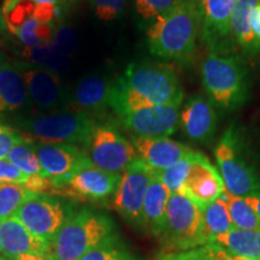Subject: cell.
Here are the masks:
<instances>
[{
	"label": "cell",
	"mask_w": 260,
	"mask_h": 260,
	"mask_svg": "<svg viewBox=\"0 0 260 260\" xmlns=\"http://www.w3.org/2000/svg\"><path fill=\"white\" fill-rule=\"evenodd\" d=\"M181 81L170 65L135 61L113 82L110 107L119 117L145 107L183 102Z\"/></svg>",
	"instance_id": "6da1fadb"
},
{
	"label": "cell",
	"mask_w": 260,
	"mask_h": 260,
	"mask_svg": "<svg viewBox=\"0 0 260 260\" xmlns=\"http://www.w3.org/2000/svg\"><path fill=\"white\" fill-rule=\"evenodd\" d=\"M200 21L201 5L197 0H178L149 25V52L162 59L187 60L197 48Z\"/></svg>",
	"instance_id": "7a4b0ae2"
},
{
	"label": "cell",
	"mask_w": 260,
	"mask_h": 260,
	"mask_svg": "<svg viewBox=\"0 0 260 260\" xmlns=\"http://www.w3.org/2000/svg\"><path fill=\"white\" fill-rule=\"evenodd\" d=\"M116 234L111 217L92 209H82L61 226L50 243L51 260H79L84 253Z\"/></svg>",
	"instance_id": "3957f363"
},
{
	"label": "cell",
	"mask_w": 260,
	"mask_h": 260,
	"mask_svg": "<svg viewBox=\"0 0 260 260\" xmlns=\"http://www.w3.org/2000/svg\"><path fill=\"white\" fill-rule=\"evenodd\" d=\"M201 81L210 102L223 110H235L248 98V75L236 56L211 53L201 64Z\"/></svg>",
	"instance_id": "277c9868"
},
{
	"label": "cell",
	"mask_w": 260,
	"mask_h": 260,
	"mask_svg": "<svg viewBox=\"0 0 260 260\" xmlns=\"http://www.w3.org/2000/svg\"><path fill=\"white\" fill-rule=\"evenodd\" d=\"M94 117L81 112L61 111L23 116L16 119L18 128L41 144L82 145L96 125Z\"/></svg>",
	"instance_id": "5b68a950"
},
{
	"label": "cell",
	"mask_w": 260,
	"mask_h": 260,
	"mask_svg": "<svg viewBox=\"0 0 260 260\" xmlns=\"http://www.w3.org/2000/svg\"><path fill=\"white\" fill-rule=\"evenodd\" d=\"M159 237L168 253L186 252L206 245L201 207L186 194H171Z\"/></svg>",
	"instance_id": "8992f818"
},
{
	"label": "cell",
	"mask_w": 260,
	"mask_h": 260,
	"mask_svg": "<svg viewBox=\"0 0 260 260\" xmlns=\"http://www.w3.org/2000/svg\"><path fill=\"white\" fill-rule=\"evenodd\" d=\"M214 157L228 193L245 198L260 191V175L247 159L239 132L234 124L219 140Z\"/></svg>",
	"instance_id": "52a82bcc"
},
{
	"label": "cell",
	"mask_w": 260,
	"mask_h": 260,
	"mask_svg": "<svg viewBox=\"0 0 260 260\" xmlns=\"http://www.w3.org/2000/svg\"><path fill=\"white\" fill-rule=\"evenodd\" d=\"M83 151L94 167L112 174H122L138 157L132 142L110 123H96Z\"/></svg>",
	"instance_id": "ba28073f"
},
{
	"label": "cell",
	"mask_w": 260,
	"mask_h": 260,
	"mask_svg": "<svg viewBox=\"0 0 260 260\" xmlns=\"http://www.w3.org/2000/svg\"><path fill=\"white\" fill-rule=\"evenodd\" d=\"M74 214L71 206L65 201L47 194H35L12 217H16L32 235L50 246L61 226Z\"/></svg>",
	"instance_id": "9c48e42d"
},
{
	"label": "cell",
	"mask_w": 260,
	"mask_h": 260,
	"mask_svg": "<svg viewBox=\"0 0 260 260\" xmlns=\"http://www.w3.org/2000/svg\"><path fill=\"white\" fill-rule=\"evenodd\" d=\"M155 170L136 157L123 171L118 188L113 194V209L133 226L142 228V205Z\"/></svg>",
	"instance_id": "30bf717a"
},
{
	"label": "cell",
	"mask_w": 260,
	"mask_h": 260,
	"mask_svg": "<svg viewBox=\"0 0 260 260\" xmlns=\"http://www.w3.org/2000/svg\"><path fill=\"white\" fill-rule=\"evenodd\" d=\"M122 174L100 170L93 164L75 172L59 186L53 187L51 194L77 201H102L116 193Z\"/></svg>",
	"instance_id": "8fae6325"
},
{
	"label": "cell",
	"mask_w": 260,
	"mask_h": 260,
	"mask_svg": "<svg viewBox=\"0 0 260 260\" xmlns=\"http://www.w3.org/2000/svg\"><path fill=\"white\" fill-rule=\"evenodd\" d=\"M16 64L23 77L32 105L42 111L65 110L68 95L64 92L59 75L28 61Z\"/></svg>",
	"instance_id": "7c38bea8"
},
{
	"label": "cell",
	"mask_w": 260,
	"mask_h": 260,
	"mask_svg": "<svg viewBox=\"0 0 260 260\" xmlns=\"http://www.w3.org/2000/svg\"><path fill=\"white\" fill-rule=\"evenodd\" d=\"M183 102L171 103L167 105L145 107L125 113L121 118L123 125L135 136L159 138L176 133L180 126V112Z\"/></svg>",
	"instance_id": "4fadbf2b"
},
{
	"label": "cell",
	"mask_w": 260,
	"mask_h": 260,
	"mask_svg": "<svg viewBox=\"0 0 260 260\" xmlns=\"http://www.w3.org/2000/svg\"><path fill=\"white\" fill-rule=\"evenodd\" d=\"M35 146L44 176L51 178L53 187L59 186L75 172L92 164L86 152L76 145L35 142Z\"/></svg>",
	"instance_id": "5bb4252c"
},
{
	"label": "cell",
	"mask_w": 260,
	"mask_h": 260,
	"mask_svg": "<svg viewBox=\"0 0 260 260\" xmlns=\"http://www.w3.org/2000/svg\"><path fill=\"white\" fill-rule=\"evenodd\" d=\"M225 190L219 171L213 167L206 155L195 152V157L188 174L184 194L203 209L217 199Z\"/></svg>",
	"instance_id": "9a60e30c"
},
{
	"label": "cell",
	"mask_w": 260,
	"mask_h": 260,
	"mask_svg": "<svg viewBox=\"0 0 260 260\" xmlns=\"http://www.w3.org/2000/svg\"><path fill=\"white\" fill-rule=\"evenodd\" d=\"M113 82L99 75L83 77L68 96L65 111L86 113L95 118V115L103 113L110 106Z\"/></svg>",
	"instance_id": "2e32d148"
},
{
	"label": "cell",
	"mask_w": 260,
	"mask_h": 260,
	"mask_svg": "<svg viewBox=\"0 0 260 260\" xmlns=\"http://www.w3.org/2000/svg\"><path fill=\"white\" fill-rule=\"evenodd\" d=\"M180 125L191 141L198 144L211 141L218 125L213 104L203 95L190 96L180 112Z\"/></svg>",
	"instance_id": "e0dca14e"
},
{
	"label": "cell",
	"mask_w": 260,
	"mask_h": 260,
	"mask_svg": "<svg viewBox=\"0 0 260 260\" xmlns=\"http://www.w3.org/2000/svg\"><path fill=\"white\" fill-rule=\"evenodd\" d=\"M132 144L135 147L138 157L155 171H161L172 167L193 151L189 146L167 136L147 138L134 135L132 138Z\"/></svg>",
	"instance_id": "ac0fdd59"
},
{
	"label": "cell",
	"mask_w": 260,
	"mask_h": 260,
	"mask_svg": "<svg viewBox=\"0 0 260 260\" xmlns=\"http://www.w3.org/2000/svg\"><path fill=\"white\" fill-rule=\"evenodd\" d=\"M2 253L9 259L24 254L47 255L50 246L35 237L16 217L0 222Z\"/></svg>",
	"instance_id": "d6986e66"
},
{
	"label": "cell",
	"mask_w": 260,
	"mask_h": 260,
	"mask_svg": "<svg viewBox=\"0 0 260 260\" xmlns=\"http://www.w3.org/2000/svg\"><path fill=\"white\" fill-rule=\"evenodd\" d=\"M32 104L17 64L0 68V117L27 113Z\"/></svg>",
	"instance_id": "ffe728a7"
},
{
	"label": "cell",
	"mask_w": 260,
	"mask_h": 260,
	"mask_svg": "<svg viewBox=\"0 0 260 260\" xmlns=\"http://www.w3.org/2000/svg\"><path fill=\"white\" fill-rule=\"evenodd\" d=\"M170 195V190L159 180L155 172L149 182L142 205V229L151 235L160 236Z\"/></svg>",
	"instance_id": "44dd1931"
},
{
	"label": "cell",
	"mask_w": 260,
	"mask_h": 260,
	"mask_svg": "<svg viewBox=\"0 0 260 260\" xmlns=\"http://www.w3.org/2000/svg\"><path fill=\"white\" fill-rule=\"evenodd\" d=\"M237 0H203L201 19L204 39L213 45L230 35V17Z\"/></svg>",
	"instance_id": "7402d4cb"
},
{
	"label": "cell",
	"mask_w": 260,
	"mask_h": 260,
	"mask_svg": "<svg viewBox=\"0 0 260 260\" xmlns=\"http://www.w3.org/2000/svg\"><path fill=\"white\" fill-rule=\"evenodd\" d=\"M259 3L260 0H237L230 17V35L248 57L255 56L260 47L249 27V15Z\"/></svg>",
	"instance_id": "603a6c76"
},
{
	"label": "cell",
	"mask_w": 260,
	"mask_h": 260,
	"mask_svg": "<svg viewBox=\"0 0 260 260\" xmlns=\"http://www.w3.org/2000/svg\"><path fill=\"white\" fill-rule=\"evenodd\" d=\"M213 242L234 255L260 260V232L232 229Z\"/></svg>",
	"instance_id": "cb8c5ba5"
},
{
	"label": "cell",
	"mask_w": 260,
	"mask_h": 260,
	"mask_svg": "<svg viewBox=\"0 0 260 260\" xmlns=\"http://www.w3.org/2000/svg\"><path fill=\"white\" fill-rule=\"evenodd\" d=\"M201 213H203V228L206 243L213 242L218 236L234 229L228 214L226 205L222 198L204 206L201 209Z\"/></svg>",
	"instance_id": "d4e9b609"
},
{
	"label": "cell",
	"mask_w": 260,
	"mask_h": 260,
	"mask_svg": "<svg viewBox=\"0 0 260 260\" xmlns=\"http://www.w3.org/2000/svg\"><path fill=\"white\" fill-rule=\"evenodd\" d=\"M22 56L28 63L39 65L57 74L67 70L70 64L69 56L64 53L54 42L39 47H24Z\"/></svg>",
	"instance_id": "484cf974"
},
{
	"label": "cell",
	"mask_w": 260,
	"mask_h": 260,
	"mask_svg": "<svg viewBox=\"0 0 260 260\" xmlns=\"http://www.w3.org/2000/svg\"><path fill=\"white\" fill-rule=\"evenodd\" d=\"M220 198L226 205L228 214L232 220L234 229L260 232V219L258 214L246 203L243 198L235 197L228 193L226 190L223 191Z\"/></svg>",
	"instance_id": "4316f807"
},
{
	"label": "cell",
	"mask_w": 260,
	"mask_h": 260,
	"mask_svg": "<svg viewBox=\"0 0 260 260\" xmlns=\"http://www.w3.org/2000/svg\"><path fill=\"white\" fill-rule=\"evenodd\" d=\"M6 159L27 176H32V175L44 176L37 153V146L32 140L24 138L11 149Z\"/></svg>",
	"instance_id": "83f0119b"
},
{
	"label": "cell",
	"mask_w": 260,
	"mask_h": 260,
	"mask_svg": "<svg viewBox=\"0 0 260 260\" xmlns=\"http://www.w3.org/2000/svg\"><path fill=\"white\" fill-rule=\"evenodd\" d=\"M79 260H136L117 234L84 253Z\"/></svg>",
	"instance_id": "f1b7e54d"
},
{
	"label": "cell",
	"mask_w": 260,
	"mask_h": 260,
	"mask_svg": "<svg viewBox=\"0 0 260 260\" xmlns=\"http://www.w3.org/2000/svg\"><path fill=\"white\" fill-rule=\"evenodd\" d=\"M159 260H255L234 255L217 243L211 242L186 252L168 253Z\"/></svg>",
	"instance_id": "f546056e"
},
{
	"label": "cell",
	"mask_w": 260,
	"mask_h": 260,
	"mask_svg": "<svg viewBox=\"0 0 260 260\" xmlns=\"http://www.w3.org/2000/svg\"><path fill=\"white\" fill-rule=\"evenodd\" d=\"M195 152L197 151H191L172 167L157 171L159 180L164 183V186L170 190L171 194H184V184H186L188 174L193 164Z\"/></svg>",
	"instance_id": "4dcf8cb0"
},
{
	"label": "cell",
	"mask_w": 260,
	"mask_h": 260,
	"mask_svg": "<svg viewBox=\"0 0 260 260\" xmlns=\"http://www.w3.org/2000/svg\"><path fill=\"white\" fill-rule=\"evenodd\" d=\"M32 195L22 184L0 183V222L10 218Z\"/></svg>",
	"instance_id": "1f68e13d"
},
{
	"label": "cell",
	"mask_w": 260,
	"mask_h": 260,
	"mask_svg": "<svg viewBox=\"0 0 260 260\" xmlns=\"http://www.w3.org/2000/svg\"><path fill=\"white\" fill-rule=\"evenodd\" d=\"M178 0H133L138 17L142 22H153L169 11Z\"/></svg>",
	"instance_id": "d6a6232c"
},
{
	"label": "cell",
	"mask_w": 260,
	"mask_h": 260,
	"mask_svg": "<svg viewBox=\"0 0 260 260\" xmlns=\"http://www.w3.org/2000/svg\"><path fill=\"white\" fill-rule=\"evenodd\" d=\"M94 15L100 21L112 22L118 19L125 10L126 0H88Z\"/></svg>",
	"instance_id": "836d02e7"
},
{
	"label": "cell",
	"mask_w": 260,
	"mask_h": 260,
	"mask_svg": "<svg viewBox=\"0 0 260 260\" xmlns=\"http://www.w3.org/2000/svg\"><path fill=\"white\" fill-rule=\"evenodd\" d=\"M24 139V135L11 126L0 123V160L6 159L11 149Z\"/></svg>",
	"instance_id": "e575fe53"
},
{
	"label": "cell",
	"mask_w": 260,
	"mask_h": 260,
	"mask_svg": "<svg viewBox=\"0 0 260 260\" xmlns=\"http://www.w3.org/2000/svg\"><path fill=\"white\" fill-rule=\"evenodd\" d=\"M28 176L21 172L8 159L0 160V183L24 184Z\"/></svg>",
	"instance_id": "d590c367"
},
{
	"label": "cell",
	"mask_w": 260,
	"mask_h": 260,
	"mask_svg": "<svg viewBox=\"0 0 260 260\" xmlns=\"http://www.w3.org/2000/svg\"><path fill=\"white\" fill-rule=\"evenodd\" d=\"M54 44L60 48L64 53L70 56L71 51L76 46V37H75L74 31L69 28H60L56 32V37L53 40Z\"/></svg>",
	"instance_id": "8d00e7d4"
},
{
	"label": "cell",
	"mask_w": 260,
	"mask_h": 260,
	"mask_svg": "<svg viewBox=\"0 0 260 260\" xmlns=\"http://www.w3.org/2000/svg\"><path fill=\"white\" fill-rule=\"evenodd\" d=\"M249 27H251L256 41L260 44V3L254 6L251 11V15H249Z\"/></svg>",
	"instance_id": "74e56055"
},
{
	"label": "cell",
	"mask_w": 260,
	"mask_h": 260,
	"mask_svg": "<svg viewBox=\"0 0 260 260\" xmlns=\"http://www.w3.org/2000/svg\"><path fill=\"white\" fill-rule=\"evenodd\" d=\"M243 199H245L246 203L248 204L253 210H254V212L258 214L260 219V191L251 195H247V197L243 198Z\"/></svg>",
	"instance_id": "f35d334b"
},
{
	"label": "cell",
	"mask_w": 260,
	"mask_h": 260,
	"mask_svg": "<svg viewBox=\"0 0 260 260\" xmlns=\"http://www.w3.org/2000/svg\"><path fill=\"white\" fill-rule=\"evenodd\" d=\"M37 4H47V5H53L56 8H63V6L69 5L73 0H32Z\"/></svg>",
	"instance_id": "ab89813d"
},
{
	"label": "cell",
	"mask_w": 260,
	"mask_h": 260,
	"mask_svg": "<svg viewBox=\"0 0 260 260\" xmlns=\"http://www.w3.org/2000/svg\"><path fill=\"white\" fill-rule=\"evenodd\" d=\"M10 260H51V258L48 255H37V254H24V255H19L16 256L14 259Z\"/></svg>",
	"instance_id": "60d3db41"
},
{
	"label": "cell",
	"mask_w": 260,
	"mask_h": 260,
	"mask_svg": "<svg viewBox=\"0 0 260 260\" xmlns=\"http://www.w3.org/2000/svg\"><path fill=\"white\" fill-rule=\"evenodd\" d=\"M8 58H6V56L4 53H3V52H0V68L2 67H4V65L8 63Z\"/></svg>",
	"instance_id": "b9f144b4"
},
{
	"label": "cell",
	"mask_w": 260,
	"mask_h": 260,
	"mask_svg": "<svg viewBox=\"0 0 260 260\" xmlns=\"http://www.w3.org/2000/svg\"><path fill=\"white\" fill-rule=\"evenodd\" d=\"M0 260H10V259L6 258V256H0Z\"/></svg>",
	"instance_id": "7bdbcfd3"
},
{
	"label": "cell",
	"mask_w": 260,
	"mask_h": 260,
	"mask_svg": "<svg viewBox=\"0 0 260 260\" xmlns=\"http://www.w3.org/2000/svg\"><path fill=\"white\" fill-rule=\"evenodd\" d=\"M197 2H198V3H199V4L201 5V2H203V0H197Z\"/></svg>",
	"instance_id": "ee69618b"
},
{
	"label": "cell",
	"mask_w": 260,
	"mask_h": 260,
	"mask_svg": "<svg viewBox=\"0 0 260 260\" xmlns=\"http://www.w3.org/2000/svg\"><path fill=\"white\" fill-rule=\"evenodd\" d=\"M0 253H2V246H0Z\"/></svg>",
	"instance_id": "f6af8a7d"
}]
</instances>
